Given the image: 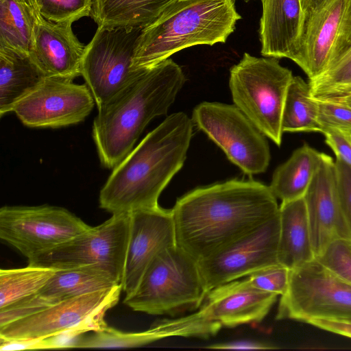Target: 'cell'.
Masks as SVG:
<instances>
[{"mask_svg": "<svg viewBox=\"0 0 351 351\" xmlns=\"http://www.w3.org/2000/svg\"><path fill=\"white\" fill-rule=\"evenodd\" d=\"M171 210L176 245L198 262L278 215L279 206L269 186L233 179L188 192Z\"/></svg>", "mask_w": 351, "mask_h": 351, "instance_id": "1", "label": "cell"}, {"mask_svg": "<svg viewBox=\"0 0 351 351\" xmlns=\"http://www.w3.org/2000/svg\"><path fill=\"white\" fill-rule=\"evenodd\" d=\"M193 124L178 112L149 132L112 169L100 191L99 206L130 214L158 206L162 191L184 163Z\"/></svg>", "mask_w": 351, "mask_h": 351, "instance_id": "2", "label": "cell"}, {"mask_svg": "<svg viewBox=\"0 0 351 351\" xmlns=\"http://www.w3.org/2000/svg\"><path fill=\"white\" fill-rule=\"evenodd\" d=\"M186 78L182 68L167 58L142 73L98 108L93 137L101 164L114 169L132 150L147 124L167 114Z\"/></svg>", "mask_w": 351, "mask_h": 351, "instance_id": "3", "label": "cell"}, {"mask_svg": "<svg viewBox=\"0 0 351 351\" xmlns=\"http://www.w3.org/2000/svg\"><path fill=\"white\" fill-rule=\"evenodd\" d=\"M241 18L235 0H176L142 29L133 66L151 67L192 46L224 43Z\"/></svg>", "mask_w": 351, "mask_h": 351, "instance_id": "4", "label": "cell"}, {"mask_svg": "<svg viewBox=\"0 0 351 351\" xmlns=\"http://www.w3.org/2000/svg\"><path fill=\"white\" fill-rule=\"evenodd\" d=\"M206 294L197 261L175 245L157 255L123 303L134 311L175 315L199 308Z\"/></svg>", "mask_w": 351, "mask_h": 351, "instance_id": "5", "label": "cell"}, {"mask_svg": "<svg viewBox=\"0 0 351 351\" xmlns=\"http://www.w3.org/2000/svg\"><path fill=\"white\" fill-rule=\"evenodd\" d=\"M293 77L292 71L281 66L277 58L247 53L230 70L234 105L278 146L282 143V112Z\"/></svg>", "mask_w": 351, "mask_h": 351, "instance_id": "6", "label": "cell"}, {"mask_svg": "<svg viewBox=\"0 0 351 351\" xmlns=\"http://www.w3.org/2000/svg\"><path fill=\"white\" fill-rule=\"evenodd\" d=\"M276 318L305 323L313 319L351 320V285L316 259L291 269Z\"/></svg>", "mask_w": 351, "mask_h": 351, "instance_id": "7", "label": "cell"}, {"mask_svg": "<svg viewBox=\"0 0 351 351\" xmlns=\"http://www.w3.org/2000/svg\"><path fill=\"white\" fill-rule=\"evenodd\" d=\"M121 285L69 298L0 327V339L35 340L105 326L106 312L119 300Z\"/></svg>", "mask_w": 351, "mask_h": 351, "instance_id": "8", "label": "cell"}, {"mask_svg": "<svg viewBox=\"0 0 351 351\" xmlns=\"http://www.w3.org/2000/svg\"><path fill=\"white\" fill-rule=\"evenodd\" d=\"M143 28L97 27L83 55L81 75L97 108L130 85L144 69H135L133 58Z\"/></svg>", "mask_w": 351, "mask_h": 351, "instance_id": "9", "label": "cell"}, {"mask_svg": "<svg viewBox=\"0 0 351 351\" xmlns=\"http://www.w3.org/2000/svg\"><path fill=\"white\" fill-rule=\"evenodd\" d=\"M193 123L247 175L264 173L271 155L265 136L235 106L204 101L193 111Z\"/></svg>", "mask_w": 351, "mask_h": 351, "instance_id": "10", "label": "cell"}, {"mask_svg": "<svg viewBox=\"0 0 351 351\" xmlns=\"http://www.w3.org/2000/svg\"><path fill=\"white\" fill-rule=\"evenodd\" d=\"M130 232V214H112L100 225L28 259V265L56 269L101 265L122 280Z\"/></svg>", "mask_w": 351, "mask_h": 351, "instance_id": "11", "label": "cell"}, {"mask_svg": "<svg viewBox=\"0 0 351 351\" xmlns=\"http://www.w3.org/2000/svg\"><path fill=\"white\" fill-rule=\"evenodd\" d=\"M90 227L66 209L57 206H5L0 209V238L27 259Z\"/></svg>", "mask_w": 351, "mask_h": 351, "instance_id": "12", "label": "cell"}, {"mask_svg": "<svg viewBox=\"0 0 351 351\" xmlns=\"http://www.w3.org/2000/svg\"><path fill=\"white\" fill-rule=\"evenodd\" d=\"M279 235L278 213L222 250L198 261L207 293L221 285L280 265L278 258Z\"/></svg>", "mask_w": 351, "mask_h": 351, "instance_id": "13", "label": "cell"}, {"mask_svg": "<svg viewBox=\"0 0 351 351\" xmlns=\"http://www.w3.org/2000/svg\"><path fill=\"white\" fill-rule=\"evenodd\" d=\"M95 104L86 84H75L69 78L46 77L12 112L27 127L56 128L83 121Z\"/></svg>", "mask_w": 351, "mask_h": 351, "instance_id": "14", "label": "cell"}, {"mask_svg": "<svg viewBox=\"0 0 351 351\" xmlns=\"http://www.w3.org/2000/svg\"><path fill=\"white\" fill-rule=\"evenodd\" d=\"M302 21L295 62L313 80L328 67L349 0H301Z\"/></svg>", "mask_w": 351, "mask_h": 351, "instance_id": "15", "label": "cell"}, {"mask_svg": "<svg viewBox=\"0 0 351 351\" xmlns=\"http://www.w3.org/2000/svg\"><path fill=\"white\" fill-rule=\"evenodd\" d=\"M176 245L171 209L159 205L130 213V232L123 278L125 297L138 287L145 271L162 251Z\"/></svg>", "mask_w": 351, "mask_h": 351, "instance_id": "16", "label": "cell"}, {"mask_svg": "<svg viewBox=\"0 0 351 351\" xmlns=\"http://www.w3.org/2000/svg\"><path fill=\"white\" fill-rule=\"evenodd\" d=\"M304 199L315 258L332 241L351 238L340 204L335 163L330 156L322 153Z\"/></svg>", "mask_w": 351, "mask_h": 351, "instance_id": "17", "label": "cell"}, {"mask_svg": "<svg viewBox=\"0 0 351 351\" xmlns=\"http://www.w3.org/2000/svg\"><path fill=\"white\" fill-rule=\"evenodd\" d=\"M219 329L217 323L198 309L183 317L159 321L141 332H125L106 325L87 337H77L70 348H134L175 336L206 339L216 335Z\"/></svg>", "mask_w": 351, "mask_h": 351, "instance_id": "18", "label": "cell"}, {"mask_svg": "<svg viewBox=\"0 0 351 351\" xmlns=\"http://www.w3.org/2000/svg\"><path fill=\"white\" fill-rule=\"evenodd\" d=\"M35 11V10H34ZM29 56L47 77L74 80L81 75L85 46L78 40L71 22L54 23L36 11Z\"/></svg>", "mask_w": 351, "mask_h": 351, "instance_id": "19", "label": "cell"}, {"mask_svg": "<svg viewBox=\"0 0 351 351\" xmlns=\"http://www.w3.org/2000/svg\"><path fill=\"white\" fill-rule=\"evenodd\" d=\"M278 295L254 287L245 277L209 291L199 308L221 326L234 327L262 321Z\"/></svg>", "mask_w": 351, "mask_h": 351, "instance_id": "20", "label": "cell"}, {"mask_svg": "<svg viewBox=\"0 0 351 351\" xmlns=\"http://www.w3.org/2000/svg\"><path fill=\"white\" fill-rule=\"evenodd\" d=\"M261 53L264 57L287 58L294 62L302 21L301 0H261Z\"/></svg>", "mask_w": 351, "mask_h": 351, "instance_id": "21", "label": "cell"}, {"mask_svg": "<svg viewBox=\"0 0 351 351\" xmlns=\"http://www.w3.org/2000/svg\"><path fill=\"white\" fill-rule=\"evenodd\" d=\"M279 264L291 269L315 259L304 197L279 206Z\"/></svg>", "mask_w": 351, "mask_h": 351, "instance_id": "22", "label": "cell"}, {"mask_svg": "<svg viewBox=\"0 0 351 351\" xmlns=\"http://www.w3.org/2000/svg\"><path fill=\"white\" fill-rule=\"evenodd\" d=\"M121 280L101 265L57 269L54 275L34 295L48 307L63 300L112 288Z\"/></svg>", "mask_w": 351, "mask_h": 351, "instance_id": "23", "label": "cell"}, {"mask_svg": "<svg viewBox=\"0 0 351 351\" xmlns=\"http://www.w3.org/2000/svg\"><path fill=\"white\" fill-rule=\"evenodd\" d=\"M47 76L29 54L0 47V116L36 88Z\"/></svg>", "mask_w": 351, "mask_h": 351, "instance_id": "24", "label": "cell"}, {"mask_svg": "<svg viewBox=\"0 0 351 351\" xmlns=\"http://www.w3.org/2000/svg\"><path fill=\"white\" fill-rule=\"evenodd\" d=\"M176 0H93L90 16L97 27L143 28Z\"/></svg>", "mask_w": 351, "mask_h": 351, "instance_id": "25", "label": "cell"}, {"mask_svg": "<svg viewBox=\"0 0 351 351\" xmlns=\"http://www.w3.org/2000/svg\"><path fill=\"white\" fill-rule=\"evenodd\" d=\"M321 154L307 144L295 149L273 173L269 187L275 197L281 202L304 197L319 163Z\"/></svg>", "mask_w": 351, "mask_h": 351, "instance_id": "26", "label": "cell"}, {"mask_svg": "<svg viewBox=\"0 0 351 351\" xmlns=\"http://www.w3.org/2000/svg\"><path fill=\"white\" fill-rule=\"evenodd\" d=\"M35 20L27 0H0V47L29 54Z\"/></svg>", "mask_w": 351, "mask_h": 351, "instance_id": "27", "label": "cell"}, {"mask_svg": "<svg viewBox=\"0 0 351 351\" xmlns=\"http://www.w3.org/2000/svg\"><path fill=\"white\" fill-rule=\"evenodd\" d=\"M318 104L308 83L293 76L289 86L282 117L283 132H322Z\"/></svg>", "mask_w": 351, "mask_h": 351, "instance_id": "28", "label": "cell"}, {"mask_svg": "<svg viewBox=\"0 0 351 351\" xmlns=\"http://www.w3.org/2000/svg\"><path fill=\"white\" fill-rule=\"evenodd\" d=\"M57 269L27 265L0 270V308L32 296L39 291Z\"/></svg>", "mask_w": 351, "mask_h": 351, "instance_id": "29", "label": "cell"}, {"mask_svg": "<svg viewBox=\"0 0 351 351\" xmlns=\"http://www.w3.org/2000/svg\"><path fill=\"white\" fill-rule=\"evenodd\" d=\"M308 84L315 98L351 92V49L324 73L309 80Z\"/></svg>", "mask_w": 351, "mask_h": 351, "instance_id": "30", "label": "cell"}, {"mask_svg": "<svg viewBox=\"0 0 351 351\" xmlns=\"http://www.w3.org/2000/svg\"><path fill=\"white\" fill-rule=\"evenodd\" d=\"M42 17L54 23L75 21L90 16L93 0H27Z\"/></svg>", "mask_w": 351, "mask_h": 351, "instance_id": "31", "label": "cell"}, {"mask_svg": "<svg viewBox=\"0 0 351 351\" xmlns=\"http://www.w3.org/2000/svg\"><path fill=\"white\" fill-rule=\"evenodd\" d=\"M315 259L351 285V238H339L332 241Z\"/></svg>", "mask_w": 351, "mask_h": 351, "instance_id": "32", "label": "cell"}, {"mask_svg": "<svg viewBox=\"0 0 351 351\" xmlns=\"http://www.w3.org/2000/svg\"><path fill=\"white\" fill-rule=\"evenodd\" d=\"M289 276V269L277 265L258 271L245 278L254 287L281 295L287 289Z\"/></svg>", "mask_w": 351, "mask_h": 351, "instance_id": "33", "label": "cell"}, {"mask_svg": "<svg viewBox=\"0 0 351 351\" xmlns=\"http://www.w3.org/2000/svg\"><path fill=\"white\" fill-rule=\"evenodd\" d=\"M315 99L322 130L324 126H331L351 132V108L326 99Z\"/></svg>", "mask_w": 351, "mask_h": 351, "instance_id": "34", "label": "cell"}, {"mask_svg": "<svg viewBox=\"0 0 351 351\" xmlns=\"http://www.w3.org/2000/svg\"><path fill=\"white\" fill-rule=\"evenodd\" d=\"M335 163L340 204L351 232V166L337 158Z\"/></svg>", "mask_w": 351, "mask_h": 351, "instance_id": "35", "label": "cell"}, {"mask_svg": "<svg viewBox=\"0 0 351 351\" xmlns=\"http://www.w3.org/2000/svg\"><path fill=\"white\" fill-rule=\"evenodd\" d=\"M326 143L332 149L337 158L351 166V132L331 126L322 128Z\"/></svg>", "mask_w": 351, "mask_h": 351, "instance_id": "36", "label": "cell"}, {"mask_svg": "<svg viewBox=\"0 0 351 351\" xmlns=\"http://www.w3.org/2000/svg\"><path fill=\"white\" fill-rule=\"evenodd\" d=\"M307 324L328 332L351 338V321L313 319L309 320Z\"/></svg>", "mask_w": 351, "mask_h": 351, "instance_id": "37", "label": "cell"}, {"mask_svg": "<svg viewBox=\"0 0 351 351\" xmlns=\"http://www.w3.org/2000/svg\"><path fill=\"white\" fill-rule=\"evenodd\" d=\"M207 348L223 350H270L276 349L271 345L252 341H236L210 345Z\"/></svg>", "mask_w": 351, "mask_h": 351, "instance_id": "38", "label": "cell"}, {"mask_svg": "<svg viewBox=\"0 0 351 351\" xmlns=\"http://www.w3.org/2000/svg\"><path fill=\"white\" fill-rule=\"evenodd\" d=\"M322 99H326L351 108V92L337 95L329 97H324Z\"/></svg>", "mask_w": 351, "mask_h": 351, "instance_id": "39", "label": "cell"}, {"mask_svg": "<svg viewBox=\"0 0 351 351\" xmlns=\"http://www.w3.org/2000/svg\"><path fill=\"white\" fill-rule=\"evenodd\" d=\"M348 321H351V320H348Z\"/></svg>", "mask_w": 351, "mask_h": 351, "instance_id": "40", "label": "cell"}, {"mask_svg": "<svg viewBox=\"0 0 351 351\" xmlns=\"http://www.w3.org/2000/svg\"><path fill=\"white\" fill-rule=\"evenodd\" d=\"M245 1H249V0H245Z\"/></svg>", "mask_w": 351, "mask_h": 351, "instance_id": "41", "label": "cell"}]
</instances>
